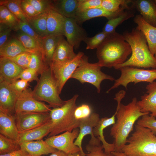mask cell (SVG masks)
<instances>
[{
	"instance_id": "obj_1",
	"label": "cell",
	"mask_w": 156,
	"mask_h": 156,
	"mask_svg": "<svg viewBox=\"0 0 156 156\" xmlns=\"http://www.w3.org/2000/svg\"><path fill=\"white\" fill-rule=\"evenodd\" d=\"M137 99L133 98L128 104L121 103L116 107V120L110 131V135L114 139V151L120 152L127 144L129 135L133 129L134 125L140 117L149 113L142 112L137 104Z\"/></svg>"
},
{
	"instance_id": "obj_2",
	"label": "cell",
	"mask_w": 156,
	"mask_h": 156,
	"mask_svg": "<svg viewBox=\"0 0 156 156\" xmlns=\"http://www.w3.org/2000/svg\"><path fill=\"white\" fill-rule=\"evenodd\" d=\"M131 53L130 46L123 36L116 31L108 35L96 51L100 66L109 68L125 62Z\"/></svg>"
},
{
	"instance_id": "obj_3",
	"label": "cell",
	"mask_w": 156,
	"mask_h": 156,
	"mask_svg": "<svg viewBox=\"0 0 156 156\" xmlns=\"http://www.w3.org/2000/svg\"><path fill=\"white\" fill-rule=\"evenodd\" d=\"M123 35L131 50L130 58L124 63L114 67L116 69L125 67L156 69V58L151 52L142 33L136 28L125 31Z\"/></svg>"
},
{
	"instance_id": "obj_4",
	"label": "cell",
	"mask_w": 156,
	"mask_h": 156,
	"mask_svg": "<svg viewBox=\"0 0 156 156\" xmlns=\"http://www.w3.org/2000/svg\"><path fill=\"white\" fill-rule=\"evenodd\" d=\"M120 152L127 156H156V135L148 128L136 124Z\"/></svg>"
},
{
	"instance_id": "obj_5",
	"label": "cell",
	"mask_w": 156,
	"mask_h": 156,
	"mask_svg": "<svg viewBox=\"0 0 156 156\" xmlns=\"http://www.w3.org/2000/svg\"><path fill=\"white\" fill-rule=\"evenodd\" d=\"M78 96V94H75L71 98L65 101L61 107L51 109L49 113L52 127L49 137L64 132L72 131L79 127L80 121L75 118L74 114Z\"/></svg>"
},
{
	"instance_id": "obj_6",
	"label": "cell",
	"mask_w": 156,
	"mask_h": 156,
	"mask_svg": "<svg viewBox=\"0 0 156 156\" xmlns=\"http://www.w3.org/2000/svg\"><path fill=\"white\" fill-rule=\"evenodd\" d=\"M40 75L33 90L34 97L38 101L46 102L53 108L62 106L65 101L60 97L57 85L50 66Z\"/></svg>"
},
{
	"instance_id": "obj_7",
	"label": "cell",
	"mask_w": 156,
	"mask_h": 156,
	"mask_svg": "<svg viewBox=\"0 0 156 156\" xmlns=\"http://www.w3.org/2000/svg\"><path fill=\"white\" fill-rule=\"evenodd\" d=\"M101 68L98 62H89L88 57L84 55L70 78L76 79L82 83H87L92 85L99 93L101 92V84L103 81L115 80L112 76L102 72L101 70Z\"/></svg>"
},
{
	"instance_id": "obj_8",
	"label": "cell",
	"mask_w": 156,
	"mask_h": 156,
	"mask_svg": "<svg viewBox=\"0 0 156 156\" xmlns=\"http://www.w3.org/2000/svg\"><path fill=\"white\" fill-rule=\"evenodd\" d=\"M121 75L115 79L113 85L106 92L109 93L112 90L120 86L127 89L128 84L133 83L134 85L141 82L151 83L156 79V69H147L132 67H125L120 68Z\"/></svg>"
},
{
	"instance_id": "obj_9",
	"label": "cell",
	"mask_w": 156,
	"mask_h": 156,
	"mask_svg": "<svg viewBox=\"0 0 156 156\" xmlns=\"http://www.w3.org/2000/svg\"><path fill=\"white\" fill-rule=\"evenodd\" d=\"M84 53L79 52L73 60L64 62L52 61L49 66L57 82L60 93L68 79L81 62Z\"/></svg>"
},
{
	"instance_id": "obj_10",
	"label": "cell",
	"mask_w": 156,
	"mask_h": 156,
	"mask_svg": "<svg viewBox=\"0 0 156 156\" xmlns=\"http://www.w3.org/2000/svg\"><path fill=\"white\" fill-rule=\"evenodd\" d=\"M79 129L77 128L72 131H67L58 135L49 137L45 140L51 147L64 152L68 154L80 152L78 146L74 144V140L77 137Z\"/></svg>"
},
{
	"instance_id": "obj_11",
	"label": "cell",
	"mask_w": 156,
	"mask_h": 156,
	"mask_svg": "<svg viewBox=\"0 0 156 156\" xmlns=\"http://www.w3.org/2000/svg\"><path fill=\"white\" fill-rule=\"evenodd\" d=\"M14 116L19 133L40 126L51 120L49 112H21L15 113Z\"/></svg>"
},
{
	"instance_id": "obj_12",
	"label": "cell",
	"mask_w": 156,
	"mask_h": 156,
	"mask_svg": "<svg viewBox=\"0 0 156 156\" xmlns=\"http://www.w3.org/2000/svg\"><path fill=\"white\" fill-rule=\"evenodd\" d=\"M49 105L38 101L34 97L33 90L27 88L21 93L16 101L15 113L21 112H49Z\"/></svg>"
},
{
	"instance_id": "obj_13",
	"label": "cell",
	"mask_w": 156,
	"mask_h": 156,
	"mask_svg": "<svg viewBox=\"0 0 156 156\" xmlns=\"http://www.w3.org/2000/svg\"><path fill=\"white\" fill-rule=\"evenodd\" d=\"M100 119L99 115L97 113L93 112L88 117L80 120L79 127V132L74 143L79 148L80 153L82 156H85L86 154L83 151L82 143L84 137L86 135L90 134L91 137L88 144L93 146L101 145L100 140L94 136L93 132V128Z\"/></svg>"
},
{
	"instance_id": "obj_14",
	"label": "cell",
	"mask_w": 156,
	"mask_h": 156,
	"mask_svg": "<svg viewBox=\"0 0 156 156\" xmlns=\"http://www.w3.org/2000/svg\"><path fill=\"white\" fill-rule=\"evenodd\" d=\"M64 36L70 44L74 49L79 48L81 42L84 41L88 37L86 30L80 26L75 19L65 18L64 28Z\"/></svg>"
},
{
	"instance_id": "obj_15",
	"label": "cell",
	"mask_w": 156,
	"mask_h": 156,
	"mask_svg": "<svg viewBox=\"0 0 156 156\" xmlns=\"http://www.w3.org/2000/svg\"><path fill=\"white\" fill-rule=\"evenodd\" d=\"M20 94L14 90L10 84L0 81V111L14 115L16 104Z\"/></svg>"
},
{
	"instance_id": "obj_16",
	"label": "cell",
	"mask_w": 156,
	"mask_h": 156,
	"mask_svg": "<svg viewBox=\"0 0 156 156\" xmlns=\"http://www.w3.org/2000/svg\"><path fill=\"white\" fill-rule=\"evenodd\" d=\"M146 89V93L141 96L137 104L142 112H150V115L156 118V81L149 83Z\"/></svg>"
},
{
	"instance_id": "obj_17",
	"label": "cell",
	"mask_w": 156,
	"mask_h": 156,
	"mask_svg": "<svg viewBox=\"0 0 156 156\" xmlns=\"http://www.w3.org/2000/svg\"><path fill=\"white\" fill-rule=\"evenodd\" d=\"M23 69L9 59L0 57V81L11 84L18 77Z\"/></svg>"
},
{
	"instance_id": "obj_18",
	"label": "cell",
	"mask_w": 156,
	"mask_h": 156,
	"mask_svg": "<svg viewBox=\"0 0 156 156\" xmlns=\"http://www.w3.org/2000/svg\"><path fill=\"white\" fill-rule=\"evenodd\" d=\"M133 21L137 25L136 28L143 34L151 52L155 55L156 54V27L146 22L140 14L136 15Z\"/></svg>"
},
{
	"instance_id": "obj_19",
	"label": "cell",
	"mask_w": 156,
	"mask_h": 156,
	"mask_svg": "<svg viewBox=\"0 0 156 156\" xmlns=\"http://www.w3.org/2000/svg\"><path fill=\"white\" fill-rule=\"evenodd\" d=\"M116 115L115 112L110 117H105L100 118L93 129L94 135L100 140L102 143V145L104 151L108 153H110L114 151V144L113 143L110 144L106 142L103 135V131L107 127L115 123Z\"/></svg>"
},
{
	"instance_id": "obj_20",
	"label": "cell",
	"mask_w": 156,
	"mask_h": 156,
	"mask_svg": "<svg viewBox=\"0 0 156 156\" xmlns=\"http://www.w3.org/2000/svg\"><path fill=\"white\" fill-rule=\"evenodd\" d=\"M46 12L48 35L64 36V28L65 17L51 8Z\"/></svg>"
},
{
	"instance_id": "obj_21",
	"label": "cell",
	"mask_w": 156,
	"mask_h": 156,
	"mask_svg": "<svg viewBox=\"0 0 156 156\" xmlns=\"http://www.w3.org/2000/svg\"><path fill=\"white\" fill-rule=\"evenodd\" d=\"M14 115L0 111V133L18 142L19 133Z\"/></svg>"
},
{
	"instance_id": "obj_22",
	"label": "cell",
	"mask_w": 156,
	"mask_h": 156,
	"mask_svg": "<svg viewBox=\"0 0 156 156\" xmlns=\"http://www.w3.org/2000/svg\"><path fill=\"white\" fill-rule=\"evenodd\" d=\"M132 3L146 22L156 27V5L154 1L138 0L132 1Z\"/></svg>"
},
{
	"instance_id": "obj_23",
	"label": "cell",
	"mask_w": 156,
	"mask_h": 156,
	"mask_svg": "<svg viewBox=\"0 0 156 156\" xmlns=\"http://www.w3.org/2000/svg\"><path fill=\"white\" fill-rule=\"evenodd\" d=\"M21 149L31 156H41L51 154L57 150L49 146L44 140L26 142L19 144Z\"/></svg>"
},
{
	"instance_id": "obj_24",
	"label": "cell",
	"mask_w": 156,
	"mask_h": 156,
	"mask_svg": "<svg viewBox=\"0 0 156 156\" xmlns=\"http://www.w3.org/2000/svg\"><path fill=\"white\" fill-rule=\"evenodd\" d=\"M50 120L42 125L32 129L19 133V144L25 142L40 140L50 133L52 129Z\"/></svg>"
},
{
	"instance_id": "obj_25",
	"label": "cell",
	"mask_w": 156,
	"mask_h": 156,
	"mask_svg": "<svg viewBox=\"0 0 156 156\" xmlns=\"http://www.w3.org/2000/svg\"><path fill=\"white\" fill-rule=\"evenodd\" d=\"M78 0H50V7L64 16L75 18Z\"/></svg>"
},
{
	"instance_id": "obj_26",
	"label": "cell",
	"mask_w": 156,
	"mask_h": 156,
	"mask_svg": "<svg viewBox=\"0 0 156 156\" xmlns=\"http://www.w3.org/2000/svg\"><path fill=\"white\" fill-rule=\"evenodd\" d=\"M64 36H60L53 56L52 61L64 62L73 60L76 56L74 47L69 44Z\"/></svg>"
},
{
	"instance_id": "obj_27",
	"label": "cell",
	"mask_w": 156,
	"mask_h": 156,
	"mask_svg": "<svg viewBox=\"0 0 156 156\" xmlns=\"http://www.w3.org/2000/svg\"><path fill=\"white\" fill-rule=\"evenodd\" d=\"M36 51L25 48L16 38H10L0 47V57L11 58L23 53H32Z\"/></svg>"
},
{
	"instance_id": "obj_28",
	"label": "cell",
	"mask_w": 156,
	"mask_h": 156,
	"mask_svg": "<svg viewBox=\"0 0 156 156\" xmlns=\"http://www.w3.org/2000/svg\"><path fill=\"white\" fill-rule=\"evenodd\" d=\"M124 11L112 12L101 7L96 8L77 12L75 19L78 24L82 23L92 18L99 17H105L108 20L118 16Z\"/></svg>"
},
{
	"instance_id": "obj_29",
	"label": "cell",
	"mask_w": 156,
	"mask_h": 156,
	"mask_svg": "<svg viewBox=\"0 0 156 156\" xmlns=\"http://www.w3.org/2000/svg\"><path fill=\"white\" fill-rule=\"evenodd\" d=\"M61 36L48 35L43 38L42 44L43 57L45 61L49 64L52 61L54 52Z\"/></svg>"
},
{
	"instance_id": "obj_30",
	"label": "cell",
	"mask_w": 156,
	"mask_h": 156,
	"mask_svg": "<svg viewBox=\"0 0 156 156\" xmlns=\"http://www.w3.org/2000/svg\"><path fill=\"white\" fill-rule=\"evenodd\" d=\"M46 11L32 18L27 19V22L35 31L43 38L48 35L47 27Z\"/></svg>"
},
{
	"instance_id": "obj_31",
	"label": "cell",
	"mask_w": 156,
	"mask_h": 156,
	"mask_svg": "<svg viewBox=\"0 0 156 156\" xmlns=\"http://www.w3.org/2000/svg\"><path fill=\"white\" fill-rule=\"evenodd\" d=\"M134 16L133 13L129 10H126L118 16L113 18L106 23L103 29V31L109 34L115 31L116 27L124 21Z\"/></svg>"
},
{
	"instance_id": "obj_32",
	"label": "cell",
	"mask_w": 156,
	"mask_h": 156,
	"mask_svg": "<svg viewBox=\"0 0 156 156\" xmlns=\"http://www.w3.org/2000/svg\"><path fill=\"white\" fill-rule=\"evenodd\" d=\"M132 2L129 0H102L101 8L112 12H123L130 9L129 4Z\"/></svg>"
},
{
	"instance_id": "obj_33",
	"label": "cell",
	"mask_w": 156,
	"mask_h": 156,
	"mask_svg": "<svg viewBox=\"0 0 156 156\" xmlns=\"http://www.w3.org/2000/svg\"><path fill=\"white\" fill-rule=\"evenodd\" d=\"M49 66L44 60L42 53L36 51L31 53L28 68L34 70L38 74H40Z\"/></svg>"
},
{
	"instance_id": "obj_34",
	"label": "cell",
	"mask_w": 156,
	"mask_h": 156,
	"mask_svg": "<svg viewBox=\"0 0 156 156\" xmlns=\"http://www.w3.org/2000/svg\"><path fill=\"white\" fill-rule=\"evenodd\" d=\"M21 0H1L0 5L6 7L19 20L27 21L21 8Z\"/></svg>"
},
{
	"instance_id": "obj_35",
	"label": "cell",
	"mask_w": 156,
	"mask_h": 156,
	"mask_svg": "<svg viewBox=\"0 0 156 156\" xmlns=\"http://www.w3.org/2000/svg\"><path fill=\"white\" fill-rule=\"evenodd\" d=\"M20 21L5 6L0 5V23L5 25L15 31Z\"/></svg>"
},
{
	"instance_id": "obj_36",
	"label": "cell",
	"mask_w": 156,
	"mask_h": 156,
	"mask_svg": "<svg viewBox=\"0 0 156 156\" xmlns=\"http://www.w3.org/2000/svg\"><path fill=\"white\" fill-rule=\"evenodd\" d=\"M16 31V38L25 48L42 53L40 47L34 39L20 30Z\"/></svg>"
},
{
	"instance_id": "obj_37",
	"label": "cell",
	"mask_w": 156,
	"mask_h": 156,
	"mask_svg": "<svg viewBox=\"0 0 156 156\" xmlns=\"http://www.w3.org/2000/svg\"><path fill=\"white\" fill-rule=\"evenodd\" d=\"M20 144L16 140L0 134V154L9 153L20 149Z\"/></svg>"
},
{
	"instance_id": "obj_38",
	"label": "cell",
	"mask_w": 156,
	"mask_h": 156,
	"mask_svg": "<svg viewBox=\"0 0 156 156\" xmlns=\"http://www.w3.org/2000/svg\"><path fill=\"white\" fill-rule=\"evenodd\" d=\"M20 30L34 39L38 44L43 55L42 44L43 38L39 35L29 25L27 21H20L15 31Z\"/></svg>"
},
{
	"instance_id": "obj_39",
	"label": "cell",
	"mask_w": 156,
	"mask_h": 156,
	"mask_svg": "<svg viewBox=\"0 0 156 156\" xmlns=\"http://www.w3.org/2000/svg\"><path fill=\"white\" fill-rule=\"evenodd\" d=\"M109 34L102 31L92 37H88L84 41L86 44V49H96Z\"/></svg>"
},
{
	"instance_id": "obj_40",
	"label": "cell",
	"mask_w": 156,
	"mask_h": 156,
	"mask_svg": "<svg viewBox=\"0 0 156 156\" xmlns=\"http://www.w3.org/2000/svg\"><path fill=\"white\" fill-rule=\"evenodd\" d=\"M149 114H145L142 116L138 120L137 124L148 128L156 135V118Z\"/></svg>"
},
{
	"instance_id": "obj_41",
	"label": "cell",
	"mask_w": 156,
	"mask_h": 156,
	"mask_svg": "<svg viewBox=\"0 0 156 156\" xmlns=\"http://www.w3.org/2000/svg\"><path fill=\"white\" fill-rule=\"evenodd\" d=\"M78 1L77 12H79L101 7L102 0H78Z\"/></svg>"
},
{
	"instance_id": "obj_42",
	"label": "cell",
	"mask_w": 156,
	"mask_h": 156,
	"mask_svg": "<svg viewBox=\"0 0 156 156\" xmlns=\"http://www.w3.org/2000/svg\"><path fill=\"white\" fill-rule=\"evenodd\" d=\"M31 53L24 52L11 58L10 60L23 69L28 68Z\"/></svg>"
},
{
	"instance_id": "obj_43",
	"label": "cell",
	"mask_w": 156,
	"mask_h": 156,
	"mask_svg": "<svg viewBox=\"0 0 156 156\" xmlns=\"http://www.w3.org/2000/svg\"><path fill=\"white\" fill-rule=\"evenodd\" d=\"M92 113L90 106L86 104L77 106L74 111L75 118L79 120L88 117Z\"/></svg>"
},
{
	"instance_id": "obj_44",
	"label": "cell",
	"mask_w": 156,
	"mask_h": 156,
	"mask_svg": "<svg viewBox=\"0 0 156 156\" xmlns=\"http://www.w3.org/2000/svg\"><path fill=\"white\" fill-rule=\"evenodd\" d=\"M26 0L33 6L39 14L46 12L50 8V0Z\"/></svg>"
},
{
	"instance_id": "obj_45",
	"label": "cell",
	"mask_w": 156,
	"mask_h": 156,
	"mask_svg": "<svg viewBox=\"0 0 156 156\" xmlns=\"http://www.w3.org/2000/svg\"><path fill=\"white\" fill-rule=\"evenodd\" d=\"M86 149L88 153L85 156H115L112 153H105L103 150V147L101 144L93 146L88 144L86 146Z\"/></svg>"
},
{
	"instance_id": "obj_46",
	"label": "cell",
	"mask_w": 156,
	"mask_h": 156,
	"mask_svg": "<svg viewBox=\"0 0 156 156\" xmlns=\"http://www.w3.org/2000/svg\"><path fill=\"white\" fill-rule=\"evenodd\" d=\"M21 6L27 19L32 18L39 15L33 6L26 0H21Z\"/></svg>"
},
{
	"instance_id": "obj_47",
	"label": "cell",
	"mask_w": 156,
	"mask_h": 156,
	"mask_svg": "<svg viewBox=\"0 0 156 156\" xmlns=\"http://www.w3.org/2000/svg\"><path fill=\"white\" fill-rule=\"evenodd\" d=\"M38 73L34 70L27 68L23 69L18 79H22L28 82L35 80L37 82L39 78L38 77Z\"/></svg>"
},
{
	"instance_id": "obj_48",
	"label": "cell",
	"mask_w": 156,
	"mask_h": 156,
	"mask_svg": "<svg viewBox=\"0 0 156 156\" xmlns=\"http://www.w3.org/2000/svg\"><path fill=\"white\" fill-rule=\"evenodd\" d=\"M12 29L3 24L0 25V47L3 46L10 39L9 37Z\"/></svg>"
},
{
	"instance_id": "obj_49",
	"label": "cell",
	"mask_w": 156,
	"mask_h": 156,
	"mask_svg": "<svg viewBox=\"0 0 156 156\" xmlns=\"http://www.w3.org/2000/svg\"><path fill=\"white\" fill-rule=\"evenodd\" d=\"M28 83L25 80L20 79L15 80L10 84L14 90L21 93L27 88L29 85Z\"/></svg>"
},
{
	"instance_id": "obj_50",
	"label": "cell",
	"mask_w": 156,
	"mask_h": 156,
	"mask_svg": "<svg viewBox=\"0 0 156 156\" xmlns=\"http://www.w3.org/2000/svg\"><path fill=\"white\" fill-rule=\"evenodd\" d=\"M27 154L25 151L20 149L9 153L1 154L0 156H25Z\"/></svg>"
},
{
	"instance_id": "obj_51",
	"label": "cell",
	"mask_w": 156,
	"mask_h": 156,
	"mask_svg": "<svg viewBox=\"0 0 156 156\" xmlns=\"http://www.w3.org/2000/svg\"><path fill=\"white\" fill-rule=\"evenodd\" d=\"M125 94L126 92L123 90H120L116 94L114 99L117 102V106L120 105L121 100L125 97Z\"/></svg>"
},
{
	"instance_id": "obj_52",
	"label": "cell",
	"mask_w": 156,
	"mask_h": 156,
	"mask_svg": "<svg viewBox=\"0 0 156 156\" xmlns=\"http://www.w3.org/2000/svg\"><path fill=\"white\" fill-rule=\"evenodd\" d=\"M68 154L64 152L57 150L51 154L49 156H68Z\"/></svg>"
},
{
	"instance_id": "obj_53",
	"label": "cell",
	"mask_w": 156,
	"mask_h": 156,
	"mask_svg": "<svg viewBox=\"0 0 156 156\" xmlns=\"http://www.w3.org/2000/svg\"><path fill=\"white\" fill-rule=\"evenodd\" d=\"M111 153L115 156H127L121 152L114 151Z\"/></svg>"
},
{
	"instance_id": "obj_54",
	"label": "cell",
	"mask_w": 156,
	"mask_h": 156,
	"mask_svg": "<svg viewBox=\"0 0 156 156\" xmlns=\"http://www.w3.org/2000/svg\"><path fill=\"white\" fill-rule=\"evenodd\" d=\"M68 156H82L80 152L73 154H68Z\"/></svg>"
},
{
	"instance_id": "obj_55",
	"label": "cell",
	"mask_w": 156,
	"mask_h": 156,
	"mask_svg": "<svg viewBox=\"0 0 156 156\" xmlns=\"http://www.w3.org/2000/svg\"><path fill=\"white\" fill-rule=\"evenodd\" d=\"M25 156H31L30 155L28 154H27V155H25Z\"/></svg>"
},
{
	"instance_id": "obj_56",
	"label": "cell",
	"mask_w": 156,
	"mask_h": 156,
	"mask_svg": "<svg viewBox=\"0 0 156 156\" xmlns=\"http://www.w3.org/2000/svg\"><path fill=\"white\" fill-rule=\"evenodd\" d=\"M154 2H155V4L156 5V0H154Z\"/></svg>"
},
{
	"instance_id": "obj_57",
	"label": "cell",
	"mask_w": 156,
	"mask_h": 156,
	"mask_svg": "<svg viewBox=\"0 0 156 156\" xmlns=\"http://www.w3.org/2000/svg\"><path fill=\"white\" fill-rule=\"evenodd\" d=\"M155 57L156 58V54L154 55Z\"/></svg>"
}]
</instances>
